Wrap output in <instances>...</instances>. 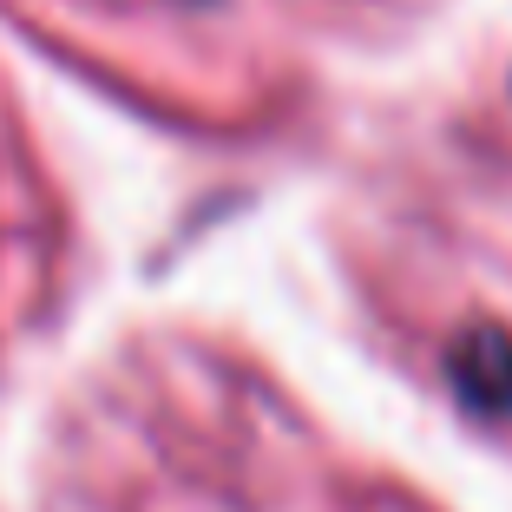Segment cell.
<instances>
[{
	"label": "cell",
	"instance_id": "6da1fadb",
	"mask_svg": "<svg viewBox=\"0 0 512 512\" xmlns=\"http://www.w3.org/2000/svg\"><path fill=\"white\" fill-rule=\"evenodd\" d=\"M447 381L473 414H512V329H467L447 348Z\"/></svg>",
	"mask_w": 512,
	"mask_h": 512
}]
</instances>
